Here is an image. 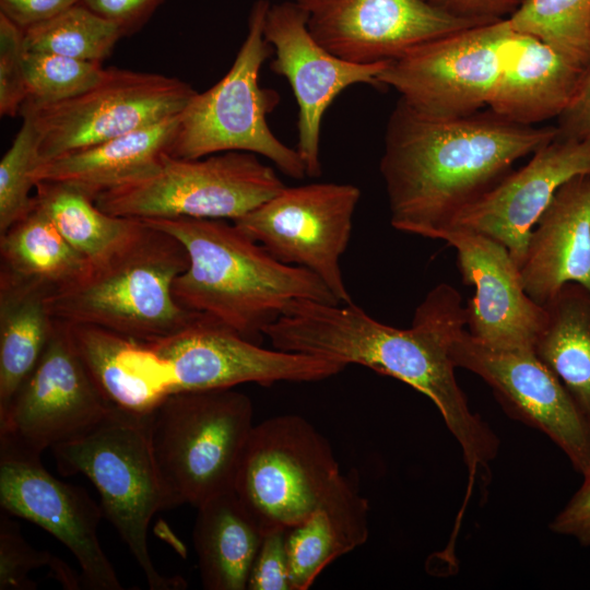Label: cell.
Returning <instances> with one entry per match:
<instances>
[{"instance_id": "cell-1", "label": "cell", "mask_w": 590, "mask_h": 590, "mask_svg": "<svg viewBox=\"0 0 590 590\" xmlns=\"http://www.w3.org/2000/svg\"><path fill=\"white\" fill-rule=\"evenodd\" d=\"M464 329L467 310L460 293L440 283L416 307L408 329L382 323L353 302L302 299L292 303L264 337L276 350L362 365L428 397L462 449L471 493L475 479L488 475L499 441L471 412L455 375L450 346Z\"/></svg>"}, {"instance_id": "cell-2", "label": "cell", "mask_w": 590, "mask_h": 590, "mask_svg": "<svg viewBox=\"0 0 590 590\" xmlns=\"http://www.w3.org/2000/svg\"><path fill=\"white\" fill-rule=\"evenodd\" d=\"M558 133L494 114H422L399 99L386 129L380 173L393 228L430 238Z\"/></svg>"}, {"instance_id": "cell-3", "label": "cell", "mask_w": 590, "mask_h": 590, "mask_svg": "<svg viewBox=\"0 0 590 590\" xmlns=\"http://www.w3.org/2000/svg\"><path fill=\"white\" fill-rule=\"evenodd\" d=\"M186 248L188 267L172 292L186 310L206 316L260 344L296 300L340 303L311 271L283 263L234 223L219 219H144Z\"/></svg>"}, {"instance_id": "cell-4", "label": "cell", "mask_w": 590, "mask_h": 590, "mask_svg": "<svg viewBox=\"0 0 590 590\" xmlns=\"http://www.w3.org/2000/svg\"><path fill=\"white\" fill-rule=\"evenodd\" d=\"M188 253L173 235L139 220L135 226L67 287L45 298L52 319L93 324L152 342L186 327L196 312L174 298Z\"/></svg>"}, {"instance_id": "cell-5", "label": "cell", "mask_w": 590, "mask_h": 590, "mask_svg": "<svg viewBox=\"0 0 590 590\" xmlns=\"http://www.w3.org/2000/svg\"><path fill=\"white\" fill-rule=\"evenodd\" d=\"M150 415L113 408L91 428L52 450L62 474H83L95 486L104 515L139 564L150 589H181L186 583L180 577L156 570L148 547L154 515L175 507L153 455Z\"/></svg>"}, {"instance_id": "cell-6", "label": "cell", "mask_w": 590, "mask_h": 590, "mask_svg": "<svg viewBox=\"0 0 590 590\" xmlns=\"http://www.w3.org/2000/svg\"><path fill=\"white\" fill-rule=\"evenodd\" d=\"M252 417L251 400L233 388L173 392L151 413L153 455L175 507L233 489Z\"/></svg>"}, {"instance_id": "cell-7", "label": "cell", "mask_w": 590, "mask_h": 590, "mask_svg": "<svg viewBox=\"0 0 590 590\" xmlns=\"http://www.w3.org/2000/svg\"><path fill=\"white\" fill-rule=\"evenodd\" d=\"M268 0L252 4L246 38L228 72L212 87L196 93L179 115L168 154L201 158L229 151L249 152L271 161L280 172L295 179L306 175L297 152L271 131L267 117L280 95L260 85V70L272 55L263 27Z\"/></svg>"}, {"instance_id": "cell-8", "label": "cell", "mask_w": 590, "mask_h": 590, "mask_svg": "<svg viewBox=\"0 0 590 590\" xmlns=\"http://www.w3.org/2000/svg\"><path fill=\"white\" fill-rule=\"evenodd\" d=\"M256 154L229 151L201 158L163 154L146 174L99 193L104 212L133 219H229L250 212L284 188Z\"/></svg>"}, {"instance_id": "cell-9", "label": "cell", "mask_w": 590, "mask_h": 590, "mask_svg": "<svg viewBox=\"0 0 590 590\" xmlns=\"http://www.w3.org/2000/svg\"><path fill=\"white\" fill-rule=\"evenodd\" d=\"M340 474L328 439L287 414L253 425L233 489L267 534L305 520Z\"/></svg>"}, {"instance_id": "cell-10", "label": "cell", "mask_w": 590, "mask_h": 590, "mask_svg": "<svg viewBox=\"0 0 590 590\" xmlns=\"http://www.w3.org/2000/svg\"><path fill=\"white\" fill-rule=\"evenodd\" d=\"M196 93L177 78L109 68L78 96L20 113L35 126L40 164L178 116Z\"/></svg>"}, {"instance_id": "cell-11", "label": "cell", "mask_w": 590, "mask_h": 590, "mask_svg": "<svg viewBox=\"0 0 590 590\" xmlns=\"http://www.w3.org/2000/svg\"><path fill=\"white\" fill-rule=\"evenodd\" d=\"M512 34L506 17L433 39L389 61L378 83L425 115L475 114L488 107Z\"/></svg>"}, {"instance_id": "cell-12", "label": "cell", "mask_w": 590, "mask_h": 590, "mask_svg": "<svg viewBox=\"0 0 590 590\" xmlns=\"http://www.w3.org/2000/svg\"><path fill=\"white\" fill-rule=\"evenodd\" d=\"M113 408L81 361L67 324L54 319L37 365L0 413V453L40 458Z\"/></svg>"}, {"instance_id": "cell-13", "label": "cell", "mask_w": 590, "mask_h": 590, "mask_svg": "<svg viewBox=\"0 0 590 590\" xmlns=\"http://www.w3.org/2000/svg\"><path fill=\"white\" fill-rule=\"evenodd\" d=\"M359 197L350 184L285 186L233 223L279 261L315 273L340 303H351L340 259Z\"/></svg>"}, {"instance_id": "cell-14", "label": "cell", "mask_w": 590, "mask_h": 590, "mask_svg": "<svg viewBox=\"0 0 590 590\" xmlns=\"http://www.w3.org/2000/svg\"><path fill=\"white\" fill-rule=\"evenodd\" d=\"M450 356L491 387L505 413L552 439L578 473L590 471V420L533 350L489 347L464 329Z\"/></svg>"}, {"instance_id": "cell-15", "label": "cell", "mask_w": 590, "mask_h": 590, "mask_svg": "<svg viewBox=\"0 0 590 590\" xmlns=\"http://www.w3.org/2000/svg\"><path fill=\"white\" fill-rule=\"evenodd\" d=\"M150 343L170 366L174 392L319 381L346 367L322 357L262 347L201 314L174 334Z\"/></svg>"}, {"instance_id": "cell-16", "label": "cell", "mask_w": 590, "mask_h": 590, "mask_svg": "<svg viewBox=\"0 0 590 590\" xmlns=\"http://www.w3.org/2000/svg\"><path fill=\"white\" fill-rule=\"evenodd\" d=\"M308 15L293 1L271 4L263 35L274 50L271 70L284 76L298 104L297 152L306 175H321L320 131L323 115L334 98L354 84L377 86L389 61L355 63L321 46L307 26Z\"/></svg>"}, {"instance_id": "cell-17", "label": "cell", "mask_w": 590, "mask_h": 590, "mask_svg": "<svg viewBox=\"0 0 590 590\" xmlns=\"http://www.w3.org/2000/svg\"><path fill=\"white\" fill-rule=\"evenodd\" d=\"M308 15L312 37L355 63L394 60L433 39L485 22L447 13L424 0H291Z\"/></svg>"}, {"instance_id": "cell-18", "label": "cell", "mask_w": 590, "mask_h": 590, "mask_svg": "<svg viewBox=\"0 0 590 590\" xmlns=\"http://www.w3.org/2000/svg\"><path fill=\"white\" fill-rule=\"evenodd\" d=\"M0 505L67 546L90 589L123 588L97 538L103 508L81 487L56 479L40 458L0 453Z\"/></svg>"}, {"instance_id": "cell-19", "label": "cell", "mask_w": 590, "mask_h": 590, "mask_svg": "<svg viewBox=\"0 0 590 590\" xmlns=\"http://www.w3.org/2000/svg\"><path fill=\"white\" fill-rule=\"evenodd\" d=\"M457 251L458 268L474 294L465 305L467 331L480 343L502 350H533L545 309L524 291L520 269L494 238L458 227L436 231Z\"/></svg>"}, {"instance_id": "cell-20", "label": "cell", "mask_w": 590, "mask_h": 590, "mask_svg": "<svg viewBox=\"0 0 590 590\" xmlns=\"http://www.w3.org/2000/svg\"><path fill=\"white\" fill-rule=\"evenodd\" d=\"M588 173L590 142L557 133L526 165L511 170L458 212L446 227L494 238L509 250L520 268L530 234L555 192L573 177Z\"/></svg>"}, {"instance_id": "cell-21", "label": "cell", "mask_w": 590, "mask_h": 590, "mask_svg": "<svg viewBox=\"0 0 590 590\" xmlns=\"http://www.w3.org/2000/svg\"><path fill=\"white\" fill-rule=\"evenodd\" d=\"M519 269L524 291L541 306L567 283L590 291V173L555 192L530 234Z\"/></svg>"}, {"instance_id": "cell-22", "label": "cell", "mask_w": 590, "mask_h": 590, "mask_svg": "<svg viewBox=\"0 0 590 590\" xmlns=\"http://www.w3.org/2000/svg\"><path fill=\"white\" fill-rule=\"evenodd\" d=\"M66 324L90 376L115 408L150 415L174 392L170 366L150 342L93 324Z\"/></svg>"}, {"instance_id": "cell-23", "label": "cell", "mask_w": 590, "mask_h": 590, "mask_svg": "<svg viewBox=\"0 0 590 590\" xmlns=\"http://www.w3.org/2000/svg\"><path fill=\"white\" fill-rule=\"evenodd\" d=\"M585 71L544 42L514 31L489 110L527 126L558 118Z\"/></svg>"}, {"instance_id": "cell-24", "label": "cell", "mask_w": 590, "mask_h": 590, "mask_svg": "<svg viewBox=\"0 0 590 590\" xmlns=\"http://www.w3.org/2000/svg\"><path fill=\"white\" fill-rule=\"evenodd\" d=\"M368 510L356 473H341L312 512L285 530L293 590L310 588L330 563L366 542Z\"/></svg>"}, {"instance_id": "cell-25", "label": "cell", "mask_w": 590, "mask_h": 590, "mask_svg": "<svg viewBox=\"0 0 590 590\" xmlns=\"http://www.w3.org/2000/svg\"><path fill=\"white\" fill-rule=\"evenodd\" d=\"M179 115L37 165L34 182L73 187L93 200L154 168L174 140Z\"/></svg>"}, {"instance_id": "cell-26", "label": "cell", "mask_w": 590, "mask_h": 590, "mask_svg": "<svg viewBox=\"0 0 590 590\" xmlns=\"http://www.w3.org/2000/svg\"><path fill=\"white\" fill-rule=\"evenodd\" d=\"M193 544L202 585L209 590L247 589L249 573L264 536L234 489L197 507Z\"/></svg>"}, {"instance_id": "cell-27", "label": "cell", "mask_w": 590, "mask_h": 590, "mask_svg": "<svg viewBox=\"0 0 590 590\" xmlns=\"http://www.w3.org/2000/svg\"><path fill=\"white\" fill-rule=\"evenodd\" d=\"M88 266L34 201L24 217L0 234V280L48 296L76 281Z\"/></svg>"}, {"instance_id": "cell-28", "label": "cell", "mask_w": 590, "mask_h": 590, "mask_svg": "<svg viewBox=\"0 0 590 590\" xmlns=\"http://www.w3.org/2000/svg\"><path fill=\"white\" fill-rule=\"evenodd\" d=\"M543 307L533 351L590 420V291L567 283Z\"/></svg>"}, {"instance_id": "cell-29", "label": "cell", "mask_w": 590, "mask_h": 590, "mask_svg": "<svg viewBox=\"0 0 590 590\" xmlns=\"http://www.w3.org/2000/svg\"><path fill=\"white\" fill-rule=\"evenodd\" d=\"M46 296L0 280V413L37 365L51 334Z\"/></svg>"}, {"instance_id": "cell-30", "label": "cell", "mask_w": 590, "mask_h": 590, "mask_svg": "<svg viewBox=\"0 0 590 590\" xmlns=\"http://www.w3.org/2000/svg\"><path fill=\"white\" fill-rule=\"evenodd\" d=\"M33 201L90 262L111 249L140 220L110 215L82 191L60 182H36Z\"/></svg>"}, {"instance_id": "cell-31", "label": "cell", "mask_w": 590, "mask_h": 590, "mask_svg": "<svg viewBox=\"0 0 590 590\" xmlns=\"http://www.w3.org/2000/svg\"><path fill=\"white\" fill-rule=\"evenodd\" d=\"M122 36L116 24L78 3L24 30V47L102 63Z\"/></svg>"}, {"instance_id": "cell-32", "label": "cell", "mask_w": 590, "mask_h": 590, "mask_svg": "<svg viewBox=\"0 0 590 590\" xmlns=\"http://www.w3.org/2000/svg\"><path fill=\"white\" fill-rule=\"evenodd\" d=\"M511 28L550 45L583 69L590 66V0H523Z\"/></svg>"}, {"instance_id": "cell-33", "label": "cell", "mask_w": 590, "mask_h": 590, "mask_svg": "<svg viewBox=\"0 0 590 590\" xmlns=\"http://www.w3.org/2000/svg\"><path fill=\"white\" fill-rule=\"evenodd\" d=\"M104 70L101 62L25 50V102L51 104L78 96L95 85Z\"/></svg>"}, {"instance_id": "cell-34", "label": "cell", "mask_w": 590, "mask_h": 590, "mask_svg": "<svg viewBox=\"0 0 590 590\" xmlns=\"http://www.w3.org/2000/svg\"><path fill=\"white\" fill-rule=\"evenodd\" d=\"M23 122L0 161V234L24 217L33 206V173L39 164L38 135L33 121Z\"/></svg>"}, {"instance_id": "cell-35", "label": "cell", "mask_w": 590, "mask_h": 590, "mask_svg": "<svg viewBox=\"0 0 590 590\" xmlns=\"http://www.w3.org/2000/svg\"><path fill=\"white\" fill-rule=\"evenodd\" d=\"M49 567L56 579L68 589H78L79 577L66 563L49 552L38 551L26 542L19 526L8 512L0 515V590H33L37 585L30 573Z\"/></svg>"}, {"instance_id": "cell-36", "label": "cell", "mask_w": 590, "mask_h": 590, "mask_svg": "<svg viewBox=\"0 0 590 590\" xmlns=\"http://www.w3.org/2000/svg\"><path fill=\"white\" fill-rule=\"evenodd\" d=\"M24 30L0 13V115L15 117L27 98Z\"/></svg>"}, {"instance_id": "cell-37", "label": "cell", "mask_w": 590, "mask_h": 590, "mask_svg": "<svg viewBox=\"0 0 590 590\" xmlns=\"http://www.w3.org/2000/svg\"><path fill=\"white\" fill-rule=\"evenodd\" d=\"M247 589L293 590L285 530L264 534L249 573Z\"/></svg>"}, {"instance_id": "cell-38", "label": "cell", "mask_w": 590, "mask_h": 590, "mask_svg": "<svg viewBox=\"0 0 590 590\" xmlns=\"http://www.w3.org/2000/svg\"><path fill=\"white\" fill-rule=\"evenodd\" d=\"M164 0H81V3L116 24L123 36L140 30Z\"/></svg>"}, {"instance_id": "cell-39", "label": "cell", "mask_w": 590, "mask_h": 590, "mask_svg": "<svg viewBox=\"0 0 590 590\" xmlns=\"http://www.w3.org/2000/svg\"><path fill=\"white\" fill-rule=\"evenodd\" d=\"M583 476L579 489L555 516L550 529L576 539L581 545H590V471Z\"/></svg>"}, {"instance_id": "cell-40", "label": "cell", "mask_w": 590, "mask_h": 590, "mask_svg": "<svg viewBox=\"0 0 590 590\" xmlns=\"http://www.w3.org/2000/svg\"><path fill=\"white\" fill-rule=\"evenodd\" d=\"M557 119L560 135L590 142V66L583 72L570 103Z\"/></svg>"}, {"instance_id": "cell-41", "label": "cell", "mask_w": 590, "mask_h": 590, "mask_svg": "<svg viewBox=\"0 0 590 590\" xmlns=\"http://www.w3.org/2000/svg\"><path fill=\"white\" fill-rule=\"evenodd\" d=\"M81 0H0V13L22 30L45 22Z\"/></svg>"}, {"instance_id": "cell-42", "label": "cell", "mask_w": 590, "mask_h": 590, "mask_svg": "<svg viewBox=\"0 0 590 590\" xmlns=\"http://www.w3.org/2000/svg\"><path fill=\"white\" fill-rule=\"evenodd\" d=\"M452 15L477 21L491 22L506 19L523 0H424ZM507 16V17H508Z\"/></svg>"}]
</instances>
